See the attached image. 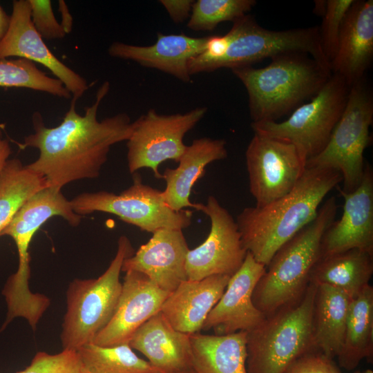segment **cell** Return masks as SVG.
<instances>
[{"mask_svg":"<svg viewBox=\"0 0 373 373\" xmlns=\"http://www.w3.org/2000/svg\"><path fill=\"white\" fill-rule=\"evenodd\" d=\"M338 204L329 198L314 220L283 245L274 255L253 293V302L264 315L294 304L309 284L312 269L321 257V243L335 220Z\"/></svg>","mask_w":373,"mask_h":373,"instance_id":"4","label":"cell"},{"mask_svg":"<svg viewBox=\"0 0 373 373\" xmlns=\"http://www.w3.org/2000/svg\"><path fill=\"white\" fill-rule=\"evenodd\" d=\"M59 10L61 13V26L63 28L66 34L71 32L73 28V17L69 11V9L64 1L59 0Z\"/></svg>","mask_w":373,"mask_h":373,"instance_id":"38","label":"cell"},{"mask_svg":"<svg viewBox=\"0 0 373 373\" xmlns=\"http://www.w3.org/2000/svg\"><path fill=\"white\" fill-rule=\"evenodd\" d=\"M284 373H340L331 359L316 350L309 351L294 360Z\"/></svg>","mask_w":373,"mask_h":373,"instance_id":"36","label":"cell"},{"mask_svg":"<svg viewBox=\"0 0 373 373\" xmlns=\"http://www.w3.org/2000/svg\"><path fill=\"white\" fill-rule=\"evenodd\" d=\"M10 16L0 6V41L6 35L10 25Z\"/></svg>","mask_w":373,"mask_h":373,"instance_id":"40","label":"cell"},{"mask_svg":"<svg viewBox=\"0 0 373 373\" xmlns=\"http://www.w3.org/2000/svg\"><path fill=\"white\" fill-rule=\"evenodd\" d=\"M230 278L216 275L199 280H186L169 295L160 312L178 331L189 335L198 333Z\"/></svg>","mask_w":373,"mask_h":373,"instance_id":"23","label":"cell"},{"mask_svg":"<svg viewBox=\"0 0 373 373\" xmlns=\"http://www.w3.org/2000/svg\"><path fill=\"white\" fill-rule=\"evenodd\" d=\"M60 216L73 227L78 226L82 216L73 210L60 189L47 186L35 193L19 208L1 233L15 242L19 263L17 271L6 282L3 292L10 299L23 303L30 300L34 293L29 289L30 276L28 249L38 229L48 220Z\"/></svg>","mask_w":373,"mask_h":373,"instance_id":"12","label":"cell"},{"mask_svg":"<svg viewBox=\"0 0 373 373\" xmlns=\"http://www.w3.org/2000/svg\"><path fill=\"white\" fill-rule=\"evenodd\" d=\"M373 95L365 79L352 85L343 112L325 148L306 162V168L338 171L344 192L354 191L365 171L364 152L370 144Z\"/></svg>","mask_w":373,"mask_h":373,"instance_id":"7","label":"cell"},{"mask_svg":"<svg viewBox=\"0 0 373 373\" xmlns=\"http://www.w3.org/2000/svg\"><path fill=\"white\" fill-rule=\"evenodd\" d=\"M373 352V288L367 285L352 299L349 307L343 345L337 356L340 365L355 369Z\"/></svg>","mask_w":373,"mask_h":373,"instance_id":"28","label":"cell"},{"mask_svg":"<svg viewBox=\"0 0 373 373\" xmlns=\"http://www.w3.org/2000/svg\"><path fill=\"white\" fill-rule=\"evenodd\" d=\"M170 294L157 287L145 275L126 271L114 314L93 343L100 346L128 344L137 329L160 311Z\"/></svg>","mask_w":373,"mask_h":373,"instance_id":"18","label":"cell"},{"mask_svg":"<svg viewBox=\"0 0 373 373\" xmlns=\"http://www.w3.org/2000/svg\"><path fill=\"white\" fill-rule=\"evenodd\" d=\"M109 89V82H105L84 115L77 112V100L72 99L69 110L55 127H46L41 113H33L34 133L26 136L19 146L39 150L38 158L26 166L44 177L48 186L61 190L72 182L97 178L111 147L130 137L134 122L126 113L97 119L99 106Z\"/></svg>","mask_w":373,"mask_h":373,"instance_id":"1","label":"cell"},{"mask_svg":"<svg viewBox=\"0 0 373 373\" xmlns=\"http://www.w3.org/2000/svg\"><path fill=\"white\" fill-rule=\"evenodd\" d=\"M189 249L182 230L160 229L124 260L122 271L141 273L160 289L171 293L187 280L185 265Z\"/></svg>","mask_w":373,"mask_h":373,"instance_id":"19","label":"cell"},{"mask_svg":"<svg viewBox=\"0 0 373 373\" xmlns=\"http://www.w3.org/2000/svg\"><path fill=\"white\" fill-rule=\"evenodd\" d=\"M271 59L263 68L231 70L247 90L252 122L276 121L292 112L314 97L332 73L329 67L303 52Z\"/></svg>","mask_w":373,"mask_h":373,"instance_id":"3","label":"cell"},{"mask_svg":"<svg viewBox=\"0 0 373 373\" xmlns=\"http://www.w3.org/2000/svg\"><path fill=\"white\" fill-rule=\"evenodd\" d=\"M227 35L229 44L224 55L193 68L189 70L191 76L222 68L252 66L266 58L293 52L307 54L330 68L321 46L318 26L272 30L260 26L247 14L233 22Z\"/></svg>","mask_w":373,"mask_h":373,"instance_id":"8","label":"cell"},{"mask_svg":"<svg viewBox=\"0 0 373 373\" xmlns=\"http://www.w3.org/2000/svg\"><path fill=\"white\" fill-rule=\"evenodd\" d=\"M193 2L194 1L192 0L160 1L175 23L182 22L189 17Z\"/></svg>","mask_w":373,"mask_h":373,"instance_id":"37","label":"cell"},{"mask_svg":"<svg viewBox=\"0 0 373 373\" xmlns=\"http://www.w3.org/2000/svg\"><path fill=\"white\" fill-rule=\"evenodd\" d=\"M249 191L260 207L290 192L306 169L292 144L254 133L246 152Z\"/></svg>","mask_w":373,"mask_h":373,"instance_id":"13","label":"cell"},{"mask_svg":"<svg viewBox=\"0 0 373 373\" xmlns=\"http://www.w3.org/2000/svg\"><path fill=\"white\" fill-rule=\"evenodd\" d=\"M77 353L82 373H162L140 358L128 343L100 346L90 343Z\"/></svg>","mask_w":373,"mask_h":373,"instance_id":"30","label":"cell"},{"mask_svg":"<svg viewBox=\"0 0 373 373\" xmlns=\"http://www.w3.org/2000/svg\"><path fill=\"white\" fill-rule=\"evenodd\" d=\"M254 0L194 1L187 27L194 31H212L221 22L234 21L255 6Z\"/></svg>","mask_w":373,"mask_h":373,"instance_id":"32","label":"cell"},{"mask_svg":"<svg viewBox=\"0 0 373 373\" xmlns=\"http://www.w3.org/2000/svg\"><path fill=\"white\" fill-rule=\"evenodd\" d=\"M266 267L247 251L240 269L231 276L220 298L208 314L202 328L213 329L216 335L250 332L266 316L253 302V293Z\"/></svg>","mask_w":373,"mask_h":373,"instance_id":"15","label":"cell"},{"mask_svg":"<svg viewBox=\"0 0 373 373\" xmlns=\"http://www.w3.org/2000/svg\"><path fill=\"white\" fill-rule=\"evenodd\" d=\"M226 141L202 137L186 146L175 169L167 168L162 175L166 188L162 191L165 204L175 211L190 207L200 211L201 203H193L189 198L195 183L205 173L210 163L227 157Z\"/></svg>","mask_w":373,"mask_h":373,"instance_id":"24","label":"cell"},{"mask_svg":"<svg viewBox=\"0 0 373 373\" xmlns=\"http://www.w3.org/2000/svg\"><path fill=\"white\" fill-rule=\"evenodd\" d=\"M341 182L337 171L306 168L285 195L263 207L245 208L236 222L247 251L267 267L283 245L314 220L324 198Z\"/></svg>","mask_w":373,"mask_h":373,"instance_id":"2","label":"cell"},{"mask_svg":"<svg viewBox=\"0 0 373 373\" xmlns=\"http://www.w3.org/2000/svg\"><path fill=\"white\" fill-rule=\"evenodd\" d=\"M16 373H82L77 351L63 350L51 354L37 352L30 365Z\"/></svg>","mask_w":373,"mask_h":373,"instance_id":"34","label":"cell"},{"mask_svg":"<svg viewBox=\"0 0 373 373\" xmlns=\"http://www.w3.org/2000/svg\"><path fill=\"white\" fill-rule=\"evenodd\" d=\"M372 59L373 1L354 0L343 20L330 69L351 86L365 78Z\"/></svg>","mask_w":373,"mask_h":373,"instance_id":"20","label":"cell"},{"mask_svg":"<svg viewBox=\"0 0 373 373\" xmlns=\"http://www.w3.org/2000/svg\"><path fill=\"white\" fill-rule=\"evenodd\" d=\"M47 186L45 178L30 170L20 160H8L0 173V237L26 201Z\"/></svg>","mask_w":373,"mask_h":373,"instance_id":"29","label":"cell"},{"mask_svg":"<svg viewBox=\"0 0 373 373\" xmlns=\"http://www.w3.org/2000/svg\"><path fill=\"white\" fill-rule=\"evenodd\" d=\"M207 108L197 107L184 113L160 115L151 108L134 121L133 131L126 141L127 162L132 174L144 168L162 179L160 165L171 160L178 162L186 146L184 135L203 118Z\"/></svg>","mask_w":373,"mask_h":373,"instance_id":"11","label":"cell"},{"mask_svg":"<svg viewBox=\"0 0 373 373\" xmlns=\"http://www.w3.org/2000/svg\"><path fill=\"white\" fill-rule=\"evenodd\" d=\"M0 87L26 88L65 99L72 97L59 79L48 76L34 62L22 58L0 60Z\"/></svg>","mask_w":373,"mask_h":373,"instance_id":"31","label":"cell"},{"mask_svg":"<svg viewBox=\"0 0 373 373\" xmlns=\"http://www.w3.org/2000/svg\"><path fill=\"white\" fill-rule=\"evenodd\" d=\"M1 135L2 128L0 125V173L5 167L12 153L9 142L6 139H2Z\"/></svg>","mask_w":373,"mask_h":373,"instance_id":"39","label":"cell"},{"mask_svg":"<svg viewBox=\"0 0 373 373\" xmlns=\"http://www.w3.org/2000/svg\"><path fill=\"white\" fill-rule=\"evenodd\" d=\"M192 369L195 373H247V332L191 335Z\"/></svg>","mask_w":373,"mask_h":373,"instance_id":"26","label":"cell"},{"mask_svg":"<svg viewBox=\"0 0 373 373\" xmlns=\"http://www.w3.org/2000/svg\"><path fill=\"white\" fill-rule=\"evenodd\" d=\"M32 24L42 38L62 39L66 33L55 18L50 0H28Z\"/></svg>","mask_w":373,"mask_h":373,"instance_id":"35","label":"cell"},{"mask_svg":"<svg viewBox=\"0 0 373 373\" xmlns=\"http://www.w3.org/2000/svg\"><path fill=\"white\" fill-rule=\"evenodd\" d=\"M354 0H327L318 27L321 46L329 66L335 57L343 20Z\"/></svg>","mask_w":373,"mask_h":373,"instance_id":"33","label":"cell"},{"mask_svg":"<svg viewBox=\"0 0 373 373\" xmlns=\"http://www.w3.org/2000/svg\"><path fill=\"white\" fill-rule=\"evenodd\" d=\"M339 186V185H338ZM337 186L344 199L343 213L325 231L321 243V257L352 249L373 254V172L365 166L359 185L351 192Z\"/></svg>","mask_w":373,"mask_h":373,"instance_id":"17","label":"cell"},{"mask_svg":"<svg viewBox=\"0 0 373 373\" xmlns=\"http://www.w3.org/2000/svg\"><path fill=\"white\" fill-rule=\"evenodd\" d=\"M350 88L343 77L332 73L318 93L287 119L251 122V128L254 133L292 144L307 162L327 144L343 112Z\"/></svg>","mask_w":373,"mask_h":373,"instance_id":"9","label":"cell"},{"mask_svg":"<svg viewBox=\"0 0 373 373\" xmlns=\"http://www.w3.org/2000/svg\"><path fill=\"white\" fill-rule=\"evenodd\" d=\"M16 57L47 68L77 101L87 90L86 80L61 61L35 28L28 0H15L8 30L0 41V60Z\"/></svg>","mask_w":373,"mask_h":373,"instance_id":"16","label":"cell"},{"mask_svg":"<svg viewBox=\"0 0 373 373\" xmlns=\"http://www.w3.org/2000/svg\"><path fill=\"white\" fill-rule=\"evenodd\" d=\"M180 373H195V372L193 370H188V371H185V372H182Z\"/></svg>","mask_w":373,"mask_h":373,"instance_id":"42","label":"cell"},{"mask_svg":"<svg viewBox=\"0 0 373 373\" xmlns=\"http://www.w3.org/2000/svg\"><path fill=\"white\" fill-rule=\"evenodd\" d=\"M316 285L302 298L266 316L247 332V373H284L297 358L314 350L312 318Z\"/></svg>","mask_w":373,"mask_h":373,"instance_id":"5","label":"cell"},{"mask_svg":"<svg viewBox=\"0 0 373 373\" xmlns=\"http://www.w3.org/2000/svg\"><path fill=\"white\" fill-rule=\"evenodd\" d=\"M128 345L162 373L193 370L191 335L175 329L160 311L137 329Z\"/></svg>","mask_w":373,"mask_h":373,"instance_id":"22","label":"cell"},{"mask_svg":"<svg viewBox=\"0 0 373 373\" xmlns=\"http://www.w3.org/2000/svg\"><path fill=\"white\" fill-rule=\"evenodd\" d=\"M372 258L373 254L358 249L321 257L312 270L309 283L329 285L354 298L370 285Z\"/></svg>","mask_w":373,"mask_h":373,"instance_id":"27","label":"cell"},{"mask_svg":"<svg viewBox=\"0 0 373 373\" xmlns=\"http://www.w3.org/2000/svg\"><path fill=\"white\" fill-rule=\"evenodd\" d=\"M73 210L83 216L95 211L113 214L149 233L162 229L182 230L191 224L192 212L175 211L162 197V191L143 183L139 174L120 194L99 191L81 193L70 200Z\"/></svg>","mask_w":373,"mask_h":373,"instance_id":"10","label":"cell"},{"mask_svg":"<svg viewBox=\"0 0 373 373\" xmlns=\"http://www.w3.org/2000/svg\"><path fill=\"white\" fill-rule=\"evenodd\" d=\"M312 318L314 350L333 359L343 341L346 321L352 298L327 285H316Z\"/></svg>","mask_w":373,"mask_h":373,"instance_id":"25","label":"cell"},{"mask_svg":"<svg viewBox=\"0 0 373 373\" xmlns=\"http://www.w3.org/2000/svg\"><path fill=\"white\" fill-rule=\"evenodd\" d=\"M200 211L209 218L211 229L206 240L186 255L187 280L216 275L231 277L242 266L247 253L236 222L213 195L207 198L205 204H201Z\"/></svg>","mask_w":373,"mask_h":373,"instance_id":"14","label":"cell"},{"mask_svg":"<svg viewBox=\"0 0 373 373\" xmlns=\"http://www.w3.org/2000/svg\"><path fill=\"white\" fill-rule=\"evenodd\" d=\"M133 254L130 240L121 236L114 258L100 276L76 278L70 283L60 335L63 350L77 351L93 343L108 323L122 291L119 276L123 262Z\"/></svg>","mask_w":373,"mask_h":373,"instance_id":"6","label":"cell"},{"mask_svg":"<svg viewBox=\"0 0 373 373\" xmlns=\"http://www.w3.org/2000/svg\"><path fill=\"white\" fill-rule=\"evenodd\" d=\"M355 373H373V372L371 370H366L364 371H357Z\"/></svg>","mask_w":373,"mask_h":373,"instance_id":"41","label":"cell"},{"mask_svg":"<svg viewBox=\"0 0 373 373\" xmlns=\"http://www.w3.org/2000/svg\"><path fill=\"white\" fill-rule=\"evenodd\" d=\"M208 37H193L184 34L157 33L155 43L140 46L115 41L108 49L110 56L132 60L142 66L155 68L189 82V60L205 50Z\"/></svg>","mask_w":373,"mask_h":373,"instance_id":"21","label":"cell"}]
</instances>
